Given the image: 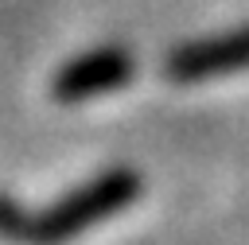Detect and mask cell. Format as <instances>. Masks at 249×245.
<instances>
[{
	"mask_svg": "<svg viewBox=\"0 0 249 245\" xmlns=\"http://www.w3.org/2000/svg\"><path fill=\"white\" fill-rule=\"evenodd\" d=\"M132 194H136V179H132V175H105V179H97L93 187H86L82 194H70L66 202H58L47 218L31 222V233H27V237L39 241V245H58V241L82 233L89 222L121 210Z\"/></svg>",
	"mask_w": 249,
	"mask_h": 245,
	"instance_id": "1",
	"label": "cell"
},
{
	"mask_svg": "<svg viewBox=\"0 0 249 245\" xmlns=\"http://www.w3.org/2000/svg\"><path fill=\"white\" fill-rule=\"evenodd\" d=\"M237 66H249V27L198 43V47H183L167 58V70L175 82H198V78H214V74L237 70Z\"/></svg>",
	"mask_w": 249,
	"mask_h": 245,
	"instance_id": "2",
	"label": "cell"
},
{
	"mask_svg": "<svg viewBox=\"0 0 249 245\" xmlns=\"http://www.w3.org/2000/svg\"><path fill=\"white\" fill-rule=\"evenodd\" d=\"M132 74V62L124 51H93L78 62H70L58 82H54V93L62 101H78V97H93V93H105V89H117L121 82H128Z\"/></svg>",
	"mask_w": 249,
	"mask_h": 245,
	"instance_id": "3",
	"label": "cell"
},
{
	"mask_svg": "<svg viewBox=\"0 0 249 245\" xmlns=\"http://www.w3.org/2000/svg\"><path fill=\"white\" fill-rule=\"evenodd\" d=\"M19 226H23L19 210H12L8 202H0V233H12V237L19 233V237H23V229H19Z\"/></svg>",
	"mask_w": 249,
	"mask_h": 245,
	"instance_id": "4",
	"label": "cell"
}]
</instances>
